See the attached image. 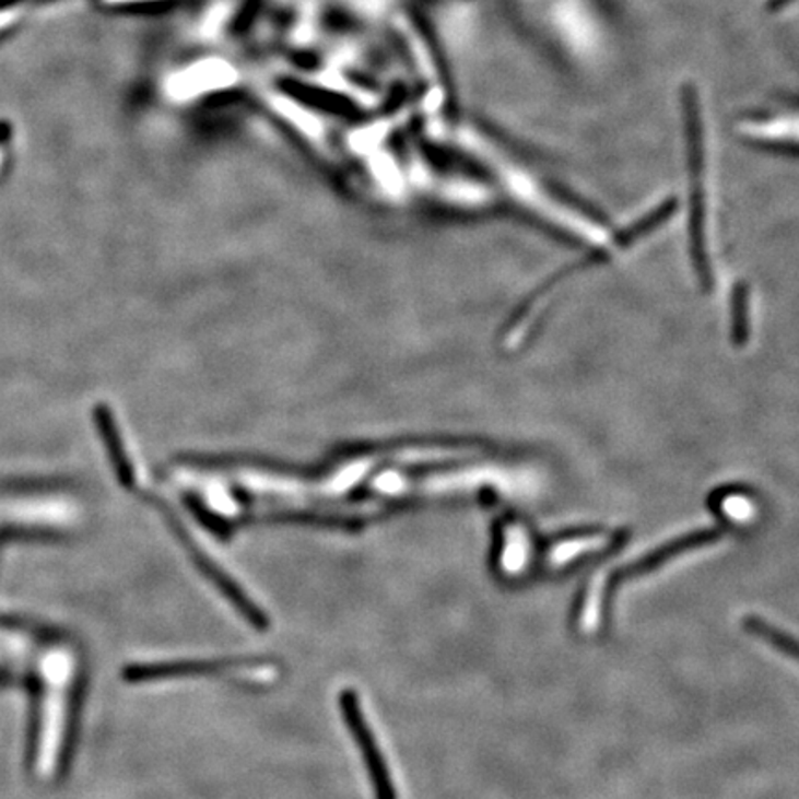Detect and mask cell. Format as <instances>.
<instances>
[{
    "mask_svg": "<svg viewBox=\"0 0 799 799\" xmlns=\"http://www.w3.org/2000/svg\"><path fill=\"white\" fill-rule=\"evenodd\" d=\"M79 672V654L66 641L47 644L37 659L34 769L42 779H52L66 761Z\"/></svg>",
    "mask_w": 799,
    "mask_h": 799,
    "instance_id": "1",
    "label": "cell"
},
{
    "mask_svg": "<svg viewBox=\"0 0 799 799\" xmlns=\"http://www.w3.org/2000/svg\"><path fill=\"white\" fill-rule=\"evenodd\" d=\"M548 34L572 61L595 67L606 60L611 34L595 0H548Z\"/></svg>",
    "mask_w": 799,
    "mask_h": 799,
    "instance_id": "2",
    "label": "cell"
},
{
    "mask_svg": "<svg viewBox=\"0 0 799 799\" xmlns=\"http://www.w3.org/2000/svg\"><path fill=\"white\" fill-rule=\"evenodd\" d=\"M341 707H343L344 720L349 724V729L354 735V739L357 740V745H360L361 753H363V761L367 764L368 774L373 777L376 796H378V799L397 798L389 769H387V764L384 763V757H381L373 731L368 729L367 721H365L357 694L354 691H344L341 694Z\"/></svg>",
    "mask_w": 799,
    "mask_h": 799,
    "instance_id": "3",
    "label": "cell"
},
{
    "mask_svg": "<svg viewBox=\"0 0 799 799\" xmlns=\"http://www.w3.org/2000/svg\"><path fill=\"white\" fill-rule=\"evenodd\" d=\"M737 132L752 143L799 151V104L742 117Z\"/></svg>",
    "mask_w": 799,
    "mask_h": 799,
    "instance_id": "4",
    "label": "cell"
},
{
    "mask_svg": "<svg viewBox=\"0 0 799 799\" xmlns=\"http://www.w3.org/2000/svg\"><path fill=\"white\" fill-rule=\"evenodd\" d=\"M237 71L224 58H200L175 72L168 82L176 96H199L211 91L226 90L235 84Z\"/></svg>",
    "mask_w": 799,
    "mask_h": 799,
    "instance_id": "5",
    "label": "cell"
},
{
    "mask_svg": "<svg viewBox=\"0 0 799 799\" xmlns=\"http://www.w3.org/2000/svg\"><path fill=\"white\" fill-rule=\"evenodd\" d=\"M180 533L181 537H184V541H186L187 547L191 550L192 555H195V560H197V565L200 566V571L204 572L205 576L210 577L211 581H213L219 589L223 590L226 598H228L234 606H237L240 613L245 614V616L250 620V624L256 625L259 630H265V627L269 625V622L265 619V614L261 613L256 606H254V601L248 600L247 596L243 595V590H240L239 587L230 579L228 574H224V572L221 571L213 561H211V557H208L205 553L200 552L199 548L195 547V544L187 539L186 533H184L181 529Z\"/></svg>",
    "mask_w": 799,
    "mask_h": 799,
    "instance_id": "6",
    "label": "cell"
},
{
    "mask_svg": "<svg viewBox=\"0 0 799 799\" xmlns=\"http://www.w3.org/2000/svg\"><path fill=\"white\" fill-rule=\"evenodd\" d=\"M15 17H17V12H10V10H4V12H0V31H2V28H7V26H10V24L15 21Z\"/></svg>",
    "mask_w": 799,
    "mask_h": 799,
    "instance_id": "7",
    "label": "cell"
},
{
    "mask_svg": "<svg viewBox=\"0 0 799 799\" xmlns=\"http://www.w3.org/2000/svg\"><path fill=\"white\" fill-rule=\"evenodd\" d=\"M111 4H133V2H154V0H108Z\"/></svg>",
    "mask_w": 799,
    "mask_h": 799,
    "instance_id": "8",
    "label": "cell"
}]
</instances>
